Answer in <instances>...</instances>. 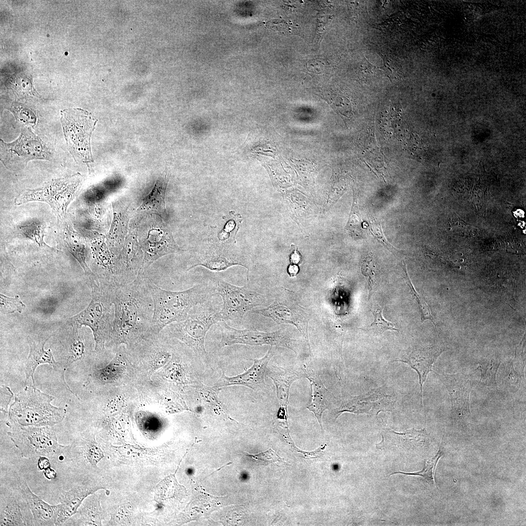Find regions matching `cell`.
<instances>
[{
	"label": "cell",
	"instance_id": "f1b7e54d",
	"mask_svg": "<svg viewBox=\"0 0 526 526\" xmlns=\"http://www.w3.org/2000/svg\"><path fill=\"white\" fill-rule=\"evenodd\" d=\"M501 361L495 358H485L478 363L476 370L480 374V382L485 386L496 388V375Z\"/></svg>",
	"mask_w": 526,
	"mask_h": 526
},
{
	"label": "cell",
	"instance_id": "836d02e7",
	"mask_svg": "<svg viewBox=\"0 0 526 526\" xmlns=\"http://www.w3.org/2000/svg\"><path fill=\"white\" fill-rule=\"evenodd\" d=\"M362 224L361 214L358 209L357 199L356 196H355L349 220L345 228L353 236L359 237L363 233Z\"/></svg>",
	"mask_w": 526,
	"mask_h": 526
},
{
	"label": "cell",
	"instance_id": "5bb4252c",
	"mask_svg": "<svg viewBox=\"0 0 526 526\" xmlns=\"http://www.w3.org/2000/svg\"><path fill=\"white\" fill-rule=\"evenodd\" d=\"M434 373L449 393L452 418L457 421L466 420L471 415L470 394L471 384L469 376L462 372L454 374Z\"/></svg>",
	"mask_w": 526,
	"mask_h": 526
},
{
	"label": "cell",
	"instance_id": "484cf974",
	"mask_svg": "<svg viewBox=\"0 0 526 526\" xmlns=\"http://www.w3.org/2000/svg\"><path fill=\"white\" fill-rule=\"evenodd\" d=\"M168 180L167 174L159 177L150 192L143 199L138 210L154 211L159 215L166 213L165 196Z\"/></svg>",
	"mask_w": 526,
	"mask_h": 526
},
{
	"label": "cell",
	"instance_id": "3957f363",
	"mask_svg": "<svg viewBox=\"0 0 526 526\" xmlns=\"http://www.w3.org/2000/svg\"><path fill=\"white\" fill-rule=\"evenodd\" d=\"M90 280V302L80 312L70 318L68 322L75 330L82 326L90 328L94 340L95 350L100 352L111 340L114 314L112 296L116 287L93 276Z\"/></svg>",
	"mask_w": 526,
	"mask_h": 526
},
{
	"label": "cell",
	"instance_id": "8d00e7d4",
	"mask_svg": "<svg viewBox=\"0 0 526 526\" xmlns=\"http://www.w3.org/2000/svg\"><path fill=\"white\" fill-rule=\"evenodd\" d=\"M375 261L371 256H366L361 264V271L367 280L368 288V299L376 290L377 283L375 277Z\"/></svg>",
	"mask_w": 526,
	"mask_h": 526
},
{
	"label": "cell",
	"instance_id": "7bdbcfd3",
	"mask_svg": "<svg viewBox=\"0 0 526 526\" xmlns=\"http://www.w3.org/2000/svg\"><path fill=\"white\" fill-rule=\"evenodd\" d=\"M0 410L2 412L7 413V406L14 394L10 388L3 385L0 387Z\"/></svg>",
	"mask_w": 526,
	"mask_h": 526
},
{
	"label": "cell",
	"instance_id": "603a6c76",
	"mask_svg": "<svg viewBox=\"0 0 526 526\" xmlns=\"http://www.w3.org/2000/svg\"><path fill=\"white\" fill-rule=\"evenodd\" d=\"M306 373L305 378L310 382L311 392L310 401L306 408L315 415L324 432L322 414L331 407L336 398L324 386L318 372L306 369Z\"/></svg>",
	"mask_w": 526,
	"mask_h": 526
},
{
	"label": "cell",
	"instance_id": "e0dca14e",
	"mask_svg": "<svg viewBox=\"0 0 526 526\" xmlns=\"http://www.w3.org/2000/svg\"><path fill=\"white\" fill-rule=\"evenodd\" d=\"M447 349L438 344L415 345L410 347L394 361L409 365L417 373L420 387L421 405L423 407V386L433 364Z\"/></svg>",
	"mask_w": 526,
	"mask_h": 526
},
{
	"label": "cell",
	"instance_id": "277c9868",
	"mask_svg": "<svg viewBox=\"0 0 526 526\" xmlns=\"http://www.w3.org/2000/svg\"><path fill=\"white\" fill-rule=\"evenodd\" d=\"M8 410L6 424L11 429L16 427L49 426L61 422L67 410L54 406L55 399L32 385L25 386L14 396Z\"/></svg>",
	"mask_w": 526,
	"mask_h": 526
},
{
	"label": "cell",
	"instance_id": "4dcf8cb0",
	"mask_svg": "<svg viewBox=\"0 0 526 526\" xmlns=\"http://www.w3.org/2000/svg\"><path fill=\"white\" fill-rule=\"evenodd\" d=\"M383 308L377 306L373 311L374 319L368 326L361 328L375 336H380L387 330L398 331L393 323L385 319L382 314Z\"/></svg>",
	"mask_w": 526,
	"mask_h": 526
},
{
	"label": "cell",
	"instance_id": "ba28073f",
	"mask_svg": "<svg viewBox=\"0 0 526 526\" xmlns=\"http://www.w3.org/2000/svg\"><path fill=\"white\" fill-rule=\"evenodd\" d=\"M52 427L26 426L11 428L7 434L22 457L53 458L64 453L67 445L58 443Z\"/></svg>",
	"mask_w": 526,
	"mask_h": 526
},
{
	"label": "cell",
	"instance_id": "60d3db41",
	"mask_svg": "<svg viewBox=\"0 0 526 526\" xmlns=\"http://www.w3.org/2000/svg\"><path fill=\"white\" fill-rule=\"evenodd\" d=\"M245 453L246 456L250 458L265 463H278L284 460L271 449L256 454H249L246 452Z\"/></svg>",
	"mask_w": 526,
	"mask_h": 526
},
{
	"label": "cell",
	"instance_id": "74e56055",
	"mask_svg": "<svg viewBox=\"0 0 526 526\" xmlns=\"http://www.w3.org/2000/svg\"><path fill=\"white\" fill-rule=\"evenodd\" d=\"M0 311L4 314H11L15 312L21 313L26 307L18 295L11 298L0 294Z\"/></svg>",
	"mask_w": 526,
	"mask_h": 526
},
{
	"label": "cell",
	"instance_id": "d6986e66",
	"mask_svg": "<svg viewBox=\"0 0 526 526\" xmlns=\"http://www.w3.org/2000/svg\"><path fill=\"white\" fill-rule=\"evenodd\" d=\"M103 488L101 485L82 480L74 482L68 490L61 489L59 495L60 510L56 526L64 524L76 513L82 502L88 495Z\"/></svg>",
	"mask_w": 526,
	"mask_h": 526
},
{
	"label": "cell",
	"instance_id": "7a4b0ae2",
	"mask_svg": "<svg viewBox=\"0 0 526 526\" xmlns=\"http://www.w3.org/2000/svg\"><path fill=\"white\" fill-rule=\"evenodd\" d=\"M153 303L152 322L147 333L159 335L168 325L186 319L191 309L216 295L212 287L198 284L178 291L163 289L148 280Z\"/></svg>",
	"mask_w": 526,
	"mask_h": 526
},
{
	"label": "cell",
	"instance_id": "1f68e13d",
	"mask_svg": "<svg viewBox=\"0 0 526 526\" xmlns=\"http://www.w3.org/2000/svg\"><path fill=\"white\" fill-rule=\"evenodd\" d=\"M17 228L21 235L32 240L39 246H46L52 248L44 241L46 226L43 223L36 221L28 224L19 225Z\"/></svg>",
	"mask_w": 526,
	"mask_h": 526
},
{
	"label": "cell",
	"instance_id": "8fae6325",
	"mask_svg": "<svg viewBox=\"0 0 526 526\" xmlns=\"http://www.w3.org/2000/svg\"><path fill=\"white\" fill-rule=\"evenodd\" d=\"M286 289L267 307L252 311L254 313L270 318L278 324L294 325L303 335L309 348L308 326L309 319L306 309L299 305Z\"/></svg>",
	"mask_w": 526,
	"mask_h": 526
},
{
	"label": "cell",
	"instance_id": "ffe728a7",
	"mask_svg": "<svg viewBox=\"0 0 526 526\" xmlns=\"http://www.w3.org/2000/svg\"><path fill=\"white\" fill-rule=\"evenodd\" d=\"M382 437L381 441L376 444V448L381 450L392 447L402 449H426L430 443L429 434L425 428L419 430L412 428L404 432L385 428Z\"/></svg>",
	"mask_w": 526,
	"mask_h": 526
},
{
	"label": "cell",
	"instance_id": "4fadbf2b",
	"mask_svg": "<svg viewBox=\"0 0 526 526\" xmlns=\"http://www.w3.org/2000/svg\"><path fill=\"white\" fill-rule=\"evenodd\" d=\"M394 403L393 396L382 387L365 394L344 398L333 410L332 414L335 419L345 412L377 414L381 411H390Z\"/></svg>",
	"mask_w": 526,
	"mask_h": 526
},
{
	"label": "cell",
	"instance_id": "f35d334b",
	"mask_svg": "<svg viewBox=\"0 0 526 526\" xmlns=\"http://www.w3.org/2000/svg\"><path fill=\"white\" fill-rule=\"evenodd\" d=\"M17 121L25 127H33L36 123L37 117L30 110L18 105H13L10 109Z\"/></svg>",
	"mask_w": 526,
	"mask_h": 526
},
{
	"label": "cell",
	"instance_id": "d4e9b609",
	"mask_svg": "<svg viewBox=\"0 0 526 526\" xmlns=\"http://www.w3.org/2000/svg\"><path fill=\"white\" fill-rule=\"evenodd\" d=\"M49 338L34 339L29 336L27 338L30 351L25 364L26 381L31 378L34 384L36 369L41 364H48L56 370L62 368L60 363L55 360L52 351L50 349H44V345Z\"/></svg>",
	"mask_w": 526,
	"mask_h": 526
},
{
	"label": "cell",
	"instance_id": "f6af8a7d",
	"mask_svg": "<svg viewBox=\"0 0 526 526\" xmlns=\"http://www.w3.org/2000/svg\"><path fill=\"white\" fill-rule=\"evenodd\" d=\"M38 468L39 470H44L51 467L49 459L47 457L41 456L38 460Z\"/></svg>",
	"mask_w": 526,
	"mask_h": 526
},
{
	"label": "cell",
	"instance_id": "9a60e30c",
	"mask_svg": "<svg viewBox=\"0 0 526 526\" xmlns=\"http://www.w3.org/2000/svg\"><path fill=\"white\" fill-rule=\"evenodd\" d=\"M143 258L139 274L160 258L181 250L174 242L172 236L164 224L153 225L141 242Z\"/></svg>",
	"mask_w": 526,
	"mask_h": 526
},
{
	"label": "cell",
	"instance_id": "52a82bcc",
	"mask_svg": "<svg viewBox=\"0 0 526 526\" xmlns=\"http://www.w3.org/2000/svg\"><path fill=\"white\" fill-rule=\"evenodd\" d=\"M83 176L79 173L52 180L41 188L27 189L15 199L19 205L31 201H40L50 206L57 219L63 221L67 207L81 185Z\"/></svg>",
	"mask_w": 526,
	"mask_h": 526
},
{
	"label": "cell",
	"instance_id": "ee69618b",
	"mask_svg": "<svg viewBox=\"0 0 526 526\" xmlns=\"http://www.w3.org/2000/svg\"><path fill=\"white\" fill-rule=\"evenodd\" d=\"M290 262L293 264H298L301 263L302 258L298 250L292 246L291 250L289 255Z\"/></svg>",
	"mask_w": 526,
	"mask_h": 526
},
{
	"label": "cell",
	"instance_id": "83f0119b",
	"mask_svg": "<svg viewBox=\"0 0 526 526\" xmlns=\"http://www.w3.org/2000/svg\"><path fill=\"white\" fill-rule=\"evenodd\" d=\"M65 243L71 254L78 262L85 274L90 277L94 275L86 263L85 245L80 236L71 228L67 229Z\"/></svg>",
	"mask_w": 526,
	"mask_h": 526
},
{
	"label": "cell",
	"instance_id": "6da1fadb",
	"mask_svg": "<svg viewBox=\"0 0 526 526\" xmlns=\"http://www.w3.org/2000/svg\"><path fill=\"white\" fill-rule=\"evenodd\" d=\"M142 275L128 284L116 287L113 292L114 314L110 342L115 346H133L151 325L153 303L148 280Z\"/></svg>",
	"mask_w": 526,
	"mask_h": 526
},
{
	"label": "cell",
	"instance_id": "c3c4849f",
	"mask_svg": "<svg viewBox=\"0 0 526 526\" xmlns=\"http://www.w3.org/2000/svg\"><path fill=\"white\" fill-rule=\"evenodd\" d=\"M248 478V474L245 472H243L241 474L240 479L242 480H245Z\"/></svg>",
	"mask_w": 526,
	"mask_h": 526
},
{
	"label": "cell",
	"instance_id": "ab89813d",
	"mask_svg": "<svg viewBox=\"0 0 526 526\" xmlns=\"http://www.w3.org/2000/svg\"><path fill=\"white\" fill-rule=\"evenodd\" d=\"M368 228L370 233L379 242L383 244L390 251H396L397 249L394 247L385 238L381 226V222L376 219L370 221Z\"/></svg>",
	"mask_w": 526,
	"mask_h": 526
},
{
	"label": "cell",
	"instance_id": "bcb514c9",
	"mask_svg": "<svg viewBox=\"0 0 526 526\" xmlns=\"http://www.w3.org/2000/svg\"><path fill=\"white\" fill-rule=\"evenodd\" d=\"M43 473L45 477L50 480H53L56 477V472L51 467L44 470Z\"/></svg>",
	"mask_w": 526,
	"mask_h": 526
},
{
	"label": "cell",
	"instance_id": "7c38bea8",
	"mask_svg": "<svg viewBox=\"0 0 526 526\" xmlns=\"http://www.w3.org/2000/svg\"><path fill=\"white\" fill-rule=\"evenodd\" d=\"M219 323L221 332V344L223 347L234 344L268 345L271 347H286L296 352L293 347V340L281 330L273 332H263L250 329H235L224 321Z\"/></svg>",
	"mask_w": 526,
	"mask_h": 526
},
{
	"label": "cell",
	"instance_id": "b9f144b4",
	"mask_svg": "<svg viewBox=\"0 0 526 526\" xmlns=\"http://www.w3.org/2000/svg\"><path fill=\"white\" fill-rule=\"evenodd\" d=\"M508 371L505 380L514 388H518L520 385L521 375L514 369L513 362H511L507 364L506 366Z\"/></svg>",
	"mask_w": 526,
	"mask_h": 526
},
{
	"label": "cell",
	"instance_id": "f546056e",
	"mask_svg": "<svg viewBox=\"0 0 526 526\" xmlns=\"http://www.w3.org/2000/svg\"><path fill=\"white\" fill-rule=\"evenodd\" d=\"M78 330L74 329L75 333L68 346L66 361L63 366L64 369L74 362L83 359L87 355V347L82 335L78 332Z\"/></svg>",
	"mask_w": 526,
	"mask_h": 526
},
{
	"label": "cell",
	"instance_id": "7dc6e473",
	"mask_svg": "<svg viewBox=\"0 0 526 526\" xmlns=\"http://www.w3.org/2000/svg\"><path fill=\"white\" fill-rule=\"evenodd\" d=\"M287 271L290 276L294 277L298 274L299 268L296 264H291L288 267Z\"/></svg>",
	"mask_w": 526,
	"mask_h": 526
},
{
	"label": "cell",
	"instance_id": "d590c367",
	"mask_svg": "<svg viewBox=\"0 0 526 526\" xmlns=\"http://www.w3.org/2000/svg\"><path fill=\"white\" fill-rule=\"evenodd\" d=\"M124 356L118 353L114 358L105 368L98 370L94 373L95 377L102 382H108L114 380L119 371L117 366L121 364Z\"/></svg>",
	"mask_w": 526,
	"mask_h": 526
},
{
	"label": "cell",
	"instance_id": "8992f818",
	"mask_svg": "<svg viewBox=\"0 0 526 526\" xmlns=\"http://www.w3.org/2000/svg\"><path fill=\"white\" fill-rule=\"evenodd\" d=\"M60 114L64 137L73 158L87 165L93 162L91 138L97 120L80 108L65 109Z\"/></svg>",
	"mask_w": 526,
	"mask_h": 526
},
{
	"label": "cell",
	"instance_id": "d6a6232c",
	"mask_svg": "<svg viewBox=\"0 0 526 526\" xmlns=\"http://www.w3.org/2000/svg\"><path fill=\"white\" fill-rule=\"evenodd\" d=\"M443 454V451L442 443H441L439 450L436 454L431 459L425 462L424 468L421 471L414 472L397 471L393 472L390 475L394 474H403L409 475L419 476L423 477L429 484L434 485L436 486L434 480L435 469L438 460Z\"/></svg>",
	"mask_w": 526,
	"mask_h": 526
},
{
	"label": "cell",
	"instance_id": "2e32d148",
	"mask_svg": "<svg viewBox=\"0 0 526 526\" xmlns=\"http://www.w3.org/2000/svg\"><path fill=\"white\" fill-rule=\"evenodd\" d=\"M0 526H34L33 515L18 484L10 488H1Z\"/></svg>",
	"mask_w": 526,
	"mask_h": 526
},
{
	"label": "cell",
	"instance_id": "7402d4cb",
	"mask_svg": "<svg viewBox=\"0 0 526 526\" xmlns=\"http://www.w3.org/2000/svg\"><path fill=\"white\" fill-rule=\"evenodd\" d=\"M266 375L272 380L276 386L280 406L288 408L291 385L298 379L305 378L306 373V369L303 367L268 368L267 366Z\"/></svg>",
	"mask_w": 526,
	"mask_h": 526
},
{
	"label": "cell",
	"instance_id": "cb8c5ba5",
	"mask_svg": "<svg viewBox=\"0 0 526 526\" xmlns=\"http://www.w3.org/2000/svg\"><path fill=\"white\" fill-rule=\"evenodd\" d=\"M94 438L87 439L82 436L67 445L64 453L73 466H81L83 462H86L93 467H96L97 463L103 457V452Z\"/></svg>",
	"mask_w": 526,
	"mask_h": 526
},
{
	"label": "cell",
	"instance_id": "4316f807",
	"mask_svg": "<svg viewBox=\"0 0 526 526\" xmlns=\"http://www.w3.org/2000/svg\"><path fill=\"white\" fill-rule=\"evenodd\" d=\"M68 521H70L69 525H101L99 501L95 498L84 500L76 513Z\"/></svg>",
	"mask_w": 526,
	"mask_h": 526
},
{
	"label": "cell",
	"instance_id": "44dd1931",
	"mask_svg": "<svg viewBox=\"0 0 526 526\" xmlns=\"http://www.w3.org/2000/svg\"><path fill=\"white\" fill-rule=\"evenodd\" d=\"M21 493L33 515L34 526H56L60 510V504L51 505L34 494L24 479L17 481Z\"/></svg>",
	"mask_w": 526,
	"mask_h": 526
},
{
	"label": "cell",
	"instance_id": "30bf717a",
	"mask_svg": "<svg viewBox=\"0 0 526 526\" xmlns=\"http://www.w3.org/2000/svg\"><path fill=\"white\" fill-rule=\"evenodd\" d=\"M0 142V160L9 168H21L33 160H49L50 153L30 127H24L19 137L11 143Z\"/></svg>",
	"mask_w": 526,
	"mask_h": 526
},
{
	"label": "cell",
	"instance_id": "9c48e42d",
	"mask_svg": "<svg viewBox=\"0 0 526 526\" xmlns=\"http://www.w3.org/2000/svg\"><path fill=\"white\" fill-rule=\"evenodd\" d=\"M213 289L215 294L220 296L223 301L219 312L221 321L240 322L247 312L266 301L263 295L246 285L240 287L221 279L215 280Z\"/></svg>",
	"mask_w": 526,
	"mask_h": 526
},
{
	"label": "cell",
	"instance_id": "ac0fdd59",
	"mask_svg": "<svg viewBox=\"0 0 526 526\" xmlns=\"http://www.w3.org/2000/svg\"><path fill=\"white\" fill-rule=\"evenodd\" d=\"M274 356L272 347L263 357L253 359L252 366L243 373L234 376H226L224 372L214 385V387L219 389L222 387L242 385L254 391H258L265 386L264 376L267 365L270 359Z\"/></svg>",
	"mask_w": 526,
	"mask_h": 526
},
{
	"label": "cell",
	"instance_id": "681fc988",
	"mask_svg": "<svg viewBox=\"0 0 526 526\" xmlns=\"http://www.w3.org/2000/svg\"><path fill=\"white\" fill-rule=\"evenodd\" d=\"M187 472L188 474L191 475V474H192L193 473V470L191 468H189L187 470Z\"/></svg>",
	"mask_w": 526,
	"mask_h": 526
},
{
	"label": "cell",
	"instance_id": "e575fe53",
	"mask_svg": "<svg viewBox=\"0 0 526 526\" xmlns=\"http://www.w3.org/2000/svg\"><path fill=\"white\" fill-rule=\"evenodd\" d=\"M402 264H403L402 268L403 269L405 273V281L407 283V285L409 286L411 290V293L412 295L415 299L416 301L418 303L419 310L421 313V321L423 322L425 320L429 319L431 320L434 324H435L433 320V318L432 315L431 311L429 306L428 305L427 302L425 301V300L423 298V297H421L419 294V293L417 292V291L415 290L411 281V280L409 277L407 272L406 264L405 263H403Z\"/></svg>",
	"mask_w": 526,
	"mask_h": 526
},
{
	"label": "cell",
	"instance_id": "5b68a950",
	"mask_svg": "<svg viewBox=\"0 0 526 526\" xmlns=\"http://www.w3.org/2000/svg\"><path fill=\"white\" fill-rule=\"evenodd\" d=\"M213 297L194 306L186 319L168 325L161 332L180 340L205 360L207 357L205 345L207 333L213 324L221 321V309Z\"/></svg>",
	"mask_w": 526,
	"mask_h": 526
}]
</instances>
